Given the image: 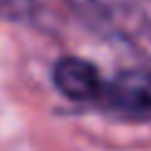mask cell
Instances as JSON below:
<instances>
[{
	"mask_svg": "<svg viewBox=\"0 0 151 151\" xmlns=\"http://www.w3.org/2000/svg\"><path fill=\"white\" fill-rule=\"evenodd\" d=\"M99 104L127 122H151V72H119L111 82H106Z\"/></svg>",
	"mask_w": 151,
	"mask_h": 151,
	"instance_id": "6da1fadb",
	"label": "cell"
},
{
	"mask_svg": "<svg viewBox=\"0 0 151 151\" xmlns=\"http://www.w3.org/2000/svg\"><path fill=\"white\" fill-rule=\"evenodd\" d=\"M25 0H0V15L10 17V15H20Z\"/></svg>",
	"mask_w": 151,
	"mask_h": 151,
	"instance_id": "3957f363",
	"label": "cell"
},
{
	"mask_svg": "<svg viewBox=\"0 0 151 151\" xmlns=\"http://www.w3.org/2000/svg\"><path fill=\"white\" fill-rule=\"evenodd\" d=\"M55 84L57 89L72 102H82V104H99L106 82L102 79L99 70L87 60L79 57H62L55 65Z\"/></svg>",
	"mask_w": 151,
	"mask_h": 151,
	"instance_id": "7a4b0ae2",
	"label": "cell"
}]
</instances>
